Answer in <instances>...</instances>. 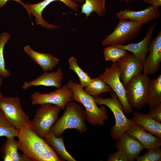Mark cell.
Segmentation results:
<instances>
[{"label":"cell","instance_id":"cell-11","mask_svg":"<svg viewBox=\"0 0 161 161\" xmlns=\"http://www.w3.org/2000/svg\"><path fill=\"white\" fill-rule=\"evenodd\" d=\"M116 63L120 70L121 81L125 88L131 79L143 70V63L133 53H128Z\"/></svg>","mask_w":161,"mask_h":161},{"label":"cell","instance_id":"cell-34","mask_svg":"<svg viewBox=\"0 0 161 161\" xmlns=\"http://www.w3.org/2000/svg\"><path fill=\"white\" fill-rule=\"evenodd\" d=\"M9 0H13L21 4L27 10V8L26 4L23 3L21 0H0V9L6 5L7 2Z\"/></svg>","mask_w":161,"mask_h":161},{"label":"cell","instance_id":"cell-18","mask_svg":"<svg viewBox=\"0 0 161 161\" xmlns=\"http://www.w3.org/2000/svg\"><path fill=\"white\" fill-rule=\"evenodd\" d=\"M126 132L136 138L148 150L161 146V138L154 136L137 124H132Z\"/></svg>","mask_w":161,"mask_h":161},{"label":"cell","instance_id":"cell-22","mask_svg":"<svg viewBox=\"0 0 161 161\" xmlns=\"http://www.w3.org/2000/svg\"><path fill=\"white\" fill-rule=\"evenodd\" d=\"M44 138L56 150L63 161H76L66 150L62 136L58 137L49 132L45 135Z\"/></svg>","mask_w":161,"mask_h":161},{"label":"cell","instance_id":"cell-12","mask_svg":"<svg viewBox=\"0 0 161 161\" xmlns=\"http://www.w3.org/2000/svg\"><path fill=\"white\" fill-rule=\"evenodd\" d=\"M60 1L64 3L66 6L76 12L78 11L79 5L72 0H44L36 4H26L27 11L31 17L32 14L35 17V22L37 25H40L47 29H55L59 27L47 22L42 18V12L45 8L51 2L55 1Z\"/></svg>","mask_w":161,"mask_h":161},{"label":"cell","instance_id":"cell-25","mask_svg":"<svg viewBox=\"0 0 161 161\" xmlns=\"http://www.w3.org/2000/svg\"><path fill=\"white\" fill-rule=\"evenodd\" d=\"M17 141L14 138H7L5 142L1 148L2 153H7L10 156L13 161H31L24 154H21L18 151Z\"/></svg>","mask_w":161,"mask_h":161},{"label":"cell","instance_id":"cell-14","mask_svg":"<svg viewBox=\"0 0 161 161\" xmlns=\"http://www.w3.org/2000/svg\"><path fill=\"white\" fill-rule=\"evenodd\" d=\"M160 16L158 8L151 5L143 10L138 11L125 9L120 11L116 14L118 18L142 22L144 24H148L151 21L160 18Z\"/></svg>","mask_w":161,"mask_h":161},{"label":"cell","instance_id":"cell-29","mask_svg":"<svg viewBox=\"0 0 161 161\" xmlns=\"http://www.w3.org/2000/svg\"><path fill=\"white\" fill-rule=\"evenodd\" d=\"M103 52L106 60L111 61L113 63H116L121 57L128 53L126 51L112 45L105 47Z\"/></svg>","mask_w":161,"mask_h":161},{"label":"cell","instance_id":"cell-32","mask_svg":"<svg viewBox=\"0 0 161 161\" xmlns=\"http://www.w3.org/2000/svg\"><path fill=\"white\" fill-rule=\"evenodd\" d=\"M148 114L154 119L161 122V104L150 110Z\"/></svg>","mask_w":161,"mask_h":161},{"label":"cell","instance_id":"cell-38","mask_svg":"<svg viewBox=\"0 0 161 161\" xmlns=\"http://www.w3.org/2000/svg\"><path fill=\"white\" fill-rule=\"evenodd\" d=\"M131 0H124V1L126 3L129 2Z\"/></svg>","mask_w":161,"mask_h":161},{"label":"cell","instance_id":"cell-4","mask_svg":"<svg viewBox=\"0 0 161 161\" xmlns=\"http://www.w3.org/2000/svg\"><path fill=\"white\" fill-rule=\"evenodd\" d=\"M111 95L110 97L104 98L98 95L94 98L97 104L107 106L113 113L115 122L112 128L110 133L112 139L117 140L134 124L124 115L123 106L116 94L112 92Z\"/></svg>","mask_w":161,"mask_h":161},{"label":"cell","instance_id":"cell-16","mask_svg":"<svg viewBox=\"0 0 161 161\" xmlns=\"http://www.w3.org/2000/svg\"><path fill=\"white\" fill-rule=\"evenodd\" d=\"M156 24V22H155L150 27L145 37L139 42L131 43L127 45L112 46L131 52L137 57L143 64L149 52V46Z\"/></svg>","mask_w":161,"mask_h":161},{"label":"cell","instance_id":"cell-31","mask_svg":"<svg viewBox=\"0 0 161 161\" xmlns=\"http://www.w3.org/2000/svg\"><path fill=\"white\" fill-rule=\"evenodd\" d=\"M107 161H128V160L126 156L122 151L118 150L117 151L111 154Z\"/></svg>","mask_w":161,"mask_h":161},{"label":"cell","instance_id":"cell-24","mask_svg":"<svg viewBox=\"0 0 161 161\" xmlns=\"http://www.w3.org/2000/svg\"><path fill=\"white\" fill-rule=\"evenodd\" d=\"M85 87L84 91L87 94L94 97L103 92H112L109 86L99 77L91 78Z\"/></svg>","mask_w":161,"mask_h":161},{"label":"cell","instance_id":"cell-33","mask_svg":"<svg viewBox=\"0 0 161 161\" xmlns=\"http://www.w3.org/2000/svg\"><path fill=\"white\" fill-rule=\"evenodd\" d=\"M143 1L145 3L150 4L156 8L161 6V0H143Z\"/></svg>","mask_w":161,"mask_h":161},{"label":"cell","instance_id":"cell-9","mask_svg":"<svg viewBox=\"0 0 161 161\" xmlns=\"http://www.w3.org/2000/svg\"><path fill=\"white\" fill-rule=\"evenodd\" d=\"M99 77L109 85L120 101L125 113L133 112L128 102L126 90L120 79V72L117 63H113L111 66L106 68L104 73Z\"/></svg>","mask_w":161,"mask_h":161},{"label":"cell","instance_id":"cell-35","mask_svg":"<svg viewBox=\"0 0 161 161\" xmlns=\"http://www.w3.org/2000/svg\"><path fill=\"white\" fill-rule=\"evenodd\" d=\"M2 156L1 158L4 161H13L10 155L7 153H2Z\"/></svg>","mask_w":161,"mask_h":161},{"label":"cell","instance_id":"cell-26","mask_svg":"<svg viewBox=\"0 0 161 161\" xmlns=\"http://www.w3.org/2000/svg\"><path fill=\"white\" fill-rule=\"evenodd\" d=\"M68 62L70 69L74 71L78 77L80 86L82 88L85 87L90 82L91 78L79 66L77 59L74 57L69 58Z\"/></svg>","mask_w":161,"mask_h":161},{"label":"cell","instance_id":"cell-13","mask_svg":"<svg viewBox=\"0 0 161 161\" xmlns=\"http://www.w3.org/2000/svg\"><path fill=\"white\" fill-rule=\"evenodd\" d=\"M149 54L143 64V73L154 75L158 71L161 61V31L151 41L148 47Z\"/></svg>","mask_w":161,"mask_h":161},{"label":"cell","instance_id":"cell-37","mask_svg":"<svg viewBox=\"0 0 161 161\" xmlns=\"http://www.w3.org/2000/svg\"><path fill=\"white\" fill-rule=\"evenodd\" d=\"M75 2H78L83 4L84 3V0H72Z\"/></svg>","mask_w":161,"mask_h":161},{"label":"cell","instance_id":"cell-20","mask_svg":"<svg viewBox=\"0 0 161 161\" xmlns=\"http://www.w3.org/2000/svg\"><path fill=\"white\" fill-rule=\"evenodd\" d=\"M133 116L130 120L133 124L142 127L146 131L161 138V123L148 114L139 112H133Z\"/></svg>","mask_w":161,"mask_h":161},{"label":"cell","instance_id":"cell-15","mask_svg":"<svg viewBox=\"0 0 161 161\" xmlns=\"http://www.w3.org/2000/svg\"><path fill=\"white\" fill-rule=\"evenodd\" d=\"M115 145L117 150L122 151L125 154L128 161H134L144 148L136 138L126 131L118 138Z\"/></svg>","mask_w":161,"mask_h":161},{"label":"cell","instance_id":"cell-28","mask_svg":"<svg viewBox=\"0 0 161 161\" xmlns=\"http://www.w3.org/2000/svg\"><path fill=\"white\" fill-rule=\"evenodd\" d=\"M10 38L9 33L2 32L0 35V75L5 78L10 76V72L5 68L3 51L4 46Z\"/></svg>","mask_w":161,"mask_h":161},{"label":"cell","instance_id":"cell-23","mask_svg":"<svg viewBox=\"0 0 161 161\" xmlns=\"http://www.w3.org/2000/svg\"><path fill=\"white\" fill-rule=\"evenodd\" d=\"M81 6V13L85 14L86 17L92 13L95 12L100 17L104 16L106 12V0H85Z\"/></svg>","mask_w":161,"mask_h":161},{"label":"cell","instance_id":"cell-40","mask_svg":"<svg viewBox=\"0 0 161 161\" xmlns=\"http://www.w3.org/2000/svg\"></svg>","mask_w":161,"mask_h":161},{"label":"cell","instance_id":"cell-21","mask_svg":"<svg viewBox=\"0 0 161 161\" xmlns=\"http://www.w3.org/2000/svg\"><path fill=\"white\" fill-rule=\"evenodd\" d=\"M147 104L150 110L161 104V75L150 80L147 92Z\"/></svg>","mask_w":161,"mask_h":161},{"label":"cell","instance_id":"cell-19","mask_svg":"<svg viewBox=\"0 0 161 161\" xmlns=\"http://www.w3.org/2000/svg\"><path fill=\"white\" fill-rule=\"evenodd\" d=\"M24 49L33 61L40 66L44 72L51 71L58 65L59 62V60L52 54L35 51L29 45L24 47Z\"/></svg>","mask_w":161,"mask_h":161},{"label":"cell","instance_id":"cell-2","mask_svg":"<svg viewBox=\"0 0 161 161\" xmlns=\"http://www.w3.org/2000/svg\"><path fill=\"white\" fill-rule=\"evenodd\" d=\"M62 116L58 119L50 128L49 132L56 137L62 136L67 129H75L80 133L87 129L85 121L86 116L82 106L72 101L68 102Z\"/></svg>","mask_w":161,"mask_h":161},{"label":"cell","instance_id":"cell-1","mask_svg":"<svg viewBox=\"0 0 161 161\" xmlns=\"http://www.w3.org/2000/svg\"><path fill=\"white\" fill-rule=\"evenodd\" d=\"M17 129L18 148L31 161H63L47 141L36 134L31 125Z\"/></svg>","mask_w":161,"mask_h":161},{"label":"cell","instance_id":"cell-3","mask_svg":"<svg viewBox=\"0 0 161 161\" xmlns=\"http://www.w3.org/2000/svg\"><path fill=\"white\" fill-rule=\"evenodd\" d=\"M73 93V100L81 103L85 108L86 120L94 126H102L104 121L108 119L106 107L99 108L92 96L86 93L79 84L69 80L66 84Z\"/></svg>","mask_w":161,"mask_h":161},{"label":"cell","instance_id":"cell-8","mask_svg":"<svg viewBox=\"0 0 161 161\" xmlns=\"http://www.w3.org/2000/svg\"><path fill=\"white\" fill-rule=\"evenodd\" d=\"M0 109L10 124L16 129L31 125V121L22 109L18 97H0Z\"/></svg>","mask_w":161,"mask_h":161},{"label":"cell","instance_id":"cell-5","mask_svg":"<svg viewBox=\"0 0 161 161\" xmlns=\"http://www.w3.org/2000/svg\"><path fill=\"white\" fill-rule=\"evenodd\" d=\"M119 20L113 32L103 41V46L125 45L138 35L144 24L142 22L121 18Z\"/></svg>","mask_w":161,"mask_h":161},{"label":"cell","instance_id":"cell-36","mask_svg":"<svg viewBox=\"0 0 161 161\" xmlns=\"http://www.w3.org/2000/svg\"><path fill=\"white\" fill-rule=\"evenodd\" d=\"M2 84V79L1 76L0 75V86H1ZM2 94L0 92V97H2Z\"/></svg>","mask_w":161,"mask_h":161},{"label":"cell","instance_id":"cell-10","mask_svg":"<svg viewBox=\"0 0 161 161\" xmlns=\"http://www.w3.org/2000/svg\"><path fill=\"white\" fill-rule=\"evenodd\" d=\"M72 96V90L66 85H64L61 88L47 93L34 92L31 95V98L32 105L50 103L58 106L64 110L67 103L73 100Z\"/></svg>","mask_w":161,"mask_h":161},{"label":"cell","instance_id":"cell-27","mask_svg":"<svg viewBox=\"0 0 161 161\" xmlns=\"http://www.w3.org/2000/svg\"><path fill=\"white\" fill-rule=\"evenodd\" d=\"M18 129L11 125L0 110V137L7 138H14L17 136Z\"/></svg>","mask_w":161,"mask_h":161},{"label":"cell","instance_id":"cell-6","mask_svg":"<svg viewBox=\"0 0 161 161\" xmlns=\"http://www.w3.org/2000/svg\"><path fill=\"white\" fill-rule=\"evenodd\" d=\"M150 78L141 72L133 77L126 88V96L131 108L137 110L147 104V92Z\"/></svg>","mask_w":161,"mask_h":161},{"label":"cell","instance_id":"cell-17","mask_svg":"<svg viewBox=\"0 0 161 161\" xmlns=\"http://www.w3.org/2000/svg\"><path fill=\"white\" fill-rule=\"evenodd\" d=\"M63 79V73L61 68L60 67L55 71L44 72L36 78L29 82L25 81L22 87L23 89H27L32 86H55L59 89L62 86Z\"/></svg>","mask_w":161,"mask_h":161},{"label":"cell","instance_id":"cell-7","mask_svg":"<svg viewBox=\"0 0 161 161\" xmlns=\"http://www.w3.org/2000/svg\"><path fill=\"white\" fill-rule=\"evenodd\" d=\"M62 109L53 104L44 103L41 105L36 112L31 125L36 134L44 138L45 135L58 120L59 114Z\"/></svg>","mask_w":161,"mask_h":161},{"label":"cell","instance_id":"cell-30","mask_svg":"<svg viewBox=\"0 0 161 161\" xmlns=\"http://www.w3.org/2000/svg\"><path fill=\"white\" fill-rule=\"evenodd\" d=\"M137 161H160L161 149L160 147H154L148 150V151L143 155L138 157Z\"/></svg>","mask_w":161,"mask_h":161},{"label":"cell","instance_id":"cell-39","mask_svg":"<svg viewBox=\"0 0 161 161\" xmlns=\"http://www.w3.org/2000/svg\"><path fill=\"white\" fill-rule=\"evenodd\" d=\"M119 0L120 1H124V0Z\"/></svg>","mask_w":161,"mask_h":161}]
</instances>
